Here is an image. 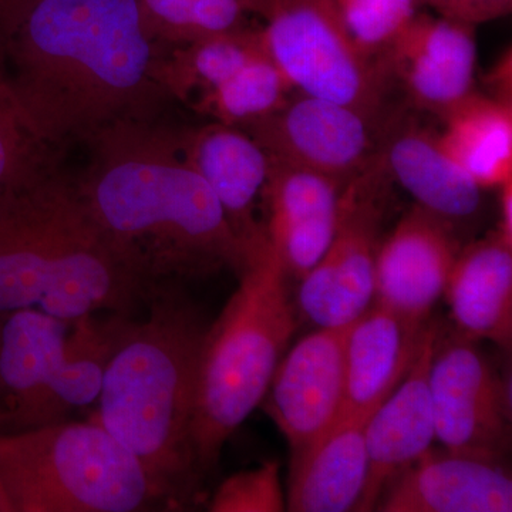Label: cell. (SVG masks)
<instances>
[{
  "label": "cell",
  "instance_id": "1",
  "mask_svg": "<svg viewBox=\"0 0 512 512\" xmlns=\"http://www.w3.org/2000/svg\"><path fill=\"white\" fill-rule=\"evenodd\" d=\"M167 46L138 0H3L0 70L52 150L110 124L154 120Z\"/></svg>",
  "mask_w": 512,
  "mask_h": 512
},
{
  "label": "cell",
  "instance_id": "2",
  "mask_svg": "<svg viewBox=\"0 0 512 512\" xmlns=\"http://www.w3.org/2000/svg\"><path fill=\"white\" fill-rule=\"evenodd\" d=\"M90 161L76 184L87 210L151 289L231 269L249 249L224 208L185 160L178 130L127 120L87 140Z\"/></svg>",
  "mask_w": 512,
  "mask_h": 512
},
{
  "label": "cell",
  "instance_id": "3",
  "mask_svg": "<svg viewBox=\"0 0 512 512\" xmlns=\"http://www.w3.org/2000/svg\"><path fill=\"white\" fill-rule=\"evenodd\" d=\"M153 291L57 164L0 197V316L22 309L67 323L100 312L131 316Z\"/></svg>",
  "mask_w": 512,
  "mask_h": 512
},
{
  "label": "cell",
  "instance_id": "4",
  "mask_svg": "<svg viewBox=\"0 0 512 512\" xmlns=\"http://www.w3.org/2000/svg\"><path fill=\"white\" fill-rule=\"evenodd\" d=\"M147 303V318L130 319L121 335L92 420L143 464L177 510L201 477L192 421L207 326L175 284L157 286Z\"/></svg>",
  "mask_w": 512,
  "mask_h": 512
},
{
  "label": "cell",
  "instance_id": "5",
  "mask_svg": "<svg viewBox=\"0 0 512 512\" xmlns=\"http://www.w3.org/2000/svg\"><path fill=\"white\" fill-rule=\"evenodd\" d=\"M237 291L205 330L195 387L192 444L201 476L265 399L296 329L289 275L266 235L249 248Z\"/></svg>",
  "mask_w": 512,
  "mask_h": 512
},
{
  "label": "cell",
  "instance_id": "6",
  "mask_svg": "<svg viewBox=\"0 0 512 512\" xmlns=\"http://www.w3.org/2000/svg\"><path fill=\"white\" fill-rule=\"evenodd\" d=\"M0 490L10 512L174 510L143 464L92 419L0 434Z\"/></svg>",
  "mask_w": 512,
  "mask_h": 512
},
{
  "label": "cell",
  "instance_id": "7",
  "mask_svg": "<svg viewBox=\"0 0 512 512\" xmlns=\"http://www.w3.org/2000/svg\"><path fill=\"white\" fill-rule=\"evenodd\" d=\"M264 18L266 55L293 89L376 119L389 79L350 43L330 0H269Z\"/></svg>",
  "mask_w": 512,
  "mask_h": 512
},
{
  "label": "cell",
  "instance_id": "8",
  "mask_svg": "<svg viewBox=\"0 0 512 512\" xmlns=\"http://www.w3.org/2000/svg\"><path fill=\"white\" fill-rule=\"evenodd\" d=\"M390 180L379 153L343 187L328 251L301 279L296 308L318 328H346L375 302L376 259Z\"/></svg>",
  "mask_w": 512,
  "mask_h": 512
},
{
  "label": "cell",
  "instance_id": "9",
  "mask_svg": "<svg viewBox=\"0 0 512 512\" xmlns=\"http://www.w3.org/2000/svg\"><path fill=\"white\" fill-rule=\"evenodd\" d=\"M436 440L446 450L495 458L507 447V390L466 338L437 345L430 366Z\"/></svg>",
  "mask_w": 512,
  "mask_h": 512
},
{
  "label": "cell",
  "instance_id": "10",
  "mask_svg": "<svg viewBox=\"0 0 512 512\" xmlns=\"http://www.w3.org/2000/svg\"><path fill=\"white\" fill-rule=\"evenodd\" d=\"M370 124L372 121L353 107L299 93L275 113L242 130L271 160L346 184L372 160Z\"/></svg>",
  "mask_w": 512,
  "mask_h": 512
},
{
  "label": "cell",
  "instance_id": "11",
  "mask_svg": "<svg viewBox=\"0 0 512 512\" xmlns=\"http://www.w3.org/2000/svg\"><path fill=\"white\" fill-rule=\"evenodd\" d=\"M346 328H318L299 340L282 357L266 393L269 416L288 440L292 463L338 421L345 389Z\"/></svg>",
  "mask_w": 512,
  "mask_h": 512
},
{
  "label": "cell",
  "instance_id": "12",
  "mask_svg": "<svg viewBox=\"0 0 512 512\" xmlns=\"http://www.w3.org/2000/svg\"><path fill=\"white\" fill-rule=\"evenodd\" d=\"M476 26L417 13L382 60L407 99L443 119L476 93Z\"/></svg>",
  "mask_w": 512,
  "mask_h": 512
},
{
  "label": "cell",
  "instance_id": "13",
  "mask_svg": "<svg viewBox=\"0 0 512 512\" xmlns=\"http://www.w3.org/2000/svg\"><path fill=\"white\" fill-rule=\"evenodd\" d=\"M458 252L453 224L416 205L380 242L373 303L409 322L426 323L446 291Z\"/></svg>",
  "mask_w": 512,
  "mask_h": 512
},
{
  "label": "cell",
  "instance_id": "14",
  "mask_svg": "<svg viewBox=\"0 0 512 512\" xmlns=\"http://www.w3.org/2000/svg\"><path fill=\"white\" fill-rule=\"evenodd\" d=\"M345 183L271 160L264 195L265 235L289 278L301 281L335 238Z\"/></svg>",
  "mask_w": 512,
  "mask_h": 512
},
{
  "label": "cell",
  "instance_id": "15",
  "mask_svg": "<svg viewBox=\"0 0 512 512\" xmlns=\"http://www.w3.org/2000/svg\"><path fill=\"white\" fill-rule=\"evenodd\" d=\"M440 342L436 325L427 326L412 367L366 423L369 474L357 511H373L387 484L412 467L436 440L430 366Z\"/></svg>",
  "mask_w": 512,
  "mask_h": 512
},
{
  "label": "cell",
  "instance_id": "16",
  "mask_svg": "<svg viewBox=\"0 0 512 512\" xmlns=\"http://www.w3.org/2000/svg\"><path fill=\"white\" fill-rule=\"evenodd\" d=\"M375 510L510 512L512 481L495 458L429 450L387 484Z\"/></svg>",
  "mask_w": 512,
  "mask_h": 512
},
{
  "label": "cell",
  "instance_id": "17",
  "mask_svg": "<svg viewBox=\"0 0 512 512\" xmlns=\"http://www.w3.org/2000/svg\"><path fill=\"white\" fill-rule=\"evenodd\" d=\"M69 328L36 309L0 316V434L46 426L47 387Z\"/></svg>",
  "mask_w": 512,
  "mask_h": 512
},
{
  "label": "cell",
  "instance_id": "18",
  "mask_svg": "<svg viewBox=\"0 0 512 512\" xmlns=\"http://www.w3.org/2000/svg\"><path fill=\"white\" fill-rule=\"evenodd\" d=\"M178 141L185 160L214 191L235 234L251 248L265 234L255 210L264 195L271 158L247 131L217 121L178 130Z\"/></svg>",
  "mask_w": 512,
  "mask_h": 512
},
{
  "label": "cell",
  "instance_id": "19",
  "mask_svg": "<svg viewBox=\"0 0 512 512\" xmlns=\"http://www.w3.org/2000/svg\"><path fill=\"white\" fill-rule=\"evenodd\" d=\"M426 323L373 303L346 328L345 389L338 420L370 417L399 386L419 355Z\"/></svg>",
  "mask_w": 512,
  "mask_h": 512
},
{
  "label": "cell",
  "instance_id": "20",
  "mask_svg": "<svg viewBox=\"0 0 512 512\" xmlns=\"http://www.w3.org/2000/svg\"><path fill=\"white\" fill-rule=\"evenodd\" d=\"M444 296L463 338L508 349L512 339V241L498 229L460 249Z\"/></svg>",
  "mask_w": 512,
  "mask_h": 512
},
{
  "label": "cell",
  "instance_id": "21",
  "mask_svg": "<svg viewBox=\"0 0 512 512\" xmlns=\"http://www.w3.org/2000/svg\"><path fill=\"white\" fill-rule=\"evenodd\" d=\"M392 128L379 153L390 180L402 185L416 205L451 224L476 214L483 190L448 156L439 133L412 120Z\"/></svg>",
  "mask_w": 512,
  "mask_h": 512
},
{
  "label": "cell",
  "instance_id": "22",
  "mask_svg": "<svg viewBox=\"0 0 512 512\" xmlns=\"http://www.w3.org/2000/svg\"><path fill=\"white\" fill-rule=\"evenodd\" d=\"M369 417L338 420L292 463L286 507L295 512L359 510L369 474L366 423Z\"/></svg>",
  "mask_w": 512,
  "mask_h": 512
},
{
  "label": "cell",
  "instance_id": "23",
  "mask_svg": "<svg viewBox=\"0 0 512 512\" xmlns=\"http://www.w3.org/2000/svg\"><path fill=\"white\" fill-rule=\"evenodd\" d=\"M130 315H87L70 323L47 387L45 421L62 423L70 412L97 403L104 375Z\"/></svg>",
  "mask_w": 512,
  "mask_h": 512
},
{
  "label": "cell",
  "instance_id": "24",
  "mask_svg": "<svg viewBox=\"0 0 512 512\" xmlns=\"http://www.w3.org/2000/svg\"><path fill=\"white\" fill-rule=\"evenodd\" d=\"M441 120V146L481 190L512 178L511 104L476 92Z\"/></svg>",
  "mask_w": 512,
  "mask_h": 512
},
{
  "label": "cell",
  "instance_id": "25",
  "mask_svg": "<svg viewBox=\"0 0 512 512\" xmlns=\"http://www.w3.org/2000/svg\"><path fill=\"white\" fill-rule=\"evenodd\" d=\"M265 53L261 29L242 28L167 49L160 64L161 86L170 99L204 96Z\"/></svg>",
  "mask_w": 512,
  "mask_h": 512
},
{
  "label": "cell",
  "instance_id": "26",
  "mask_svg": "<svg viewBox=\"0 0 512 512\" xmlns=\"http://www.w3.org/2000/svg\"><path fill=\"white\" fill-rule=\"evenodd\" d=\"M292 90L291 82L265 52L217 89L198 97L194 107L217 123L242 128L281 109Z\"/></svg>",
  "mask_w": 512,
  "mask_h": 512
},
{
  "label": "cell",
  "instance_id": "27",
  "mask_svg": "<svg viewBox=\"0 0 512 512\" xmlns=\"http://www.w3.org/2000/svg\"><path fill=\"white\" fill-rule=\"evenodd\" d=\"M150 32L174 47L204 37L247 28L239 0H138Z\"/></svg>",
  "mask_w": 512,
  "mask_h": 512
},
{
  "label": "cell",
  "instance_id": "28",
  "mask_svg": "<svg viewBox=\"0 0 512 512\" xmlns=\"http://www.w3.org/2000/svg\"><path fill=\"white\" fill-rule=\"evenodd\" d=\"M56 164L55 150L36 136L0 70V197Z\"/></svg>",
  "mask_w": 512,
  "mask_h": 512
},
{
  "label": "cell",
  "instance_id": "29",
  "mask_svg": "<svg viewBox=\"0 0 512 512\" xmlns=\"http://www.w3.org/2000/svg\"><path fill=\"white\" fill-rule=\"evenodd\" d=\"M353 47L370 62L382 60L419 13V0H330Z\"/></svg>",
  "mask_w": 512,
  "mask_h": 512
},
{
  "label": "cell",
  "instance_id": "30",
  "mask_svg": "<svg viewBox=\"0 0 512 512\" xmlns=\"http://www.w3.org/2000/svg\"><path fill=\"white\" fill-rule=\"evenodd\" d=\"M212 512H282L286 497L281 466L266 461L251 470L239 471L222 481L210 503Z\"/></svg>",
  "mask_w": 512,
  "mask_h": 512
},
{
  "label": "cell",
  "instance_id": "31",
  "mask_svg": "<svg viewBox=\"0 0 512 512\" xmlns=\"http://www.w3.org/2000/svg\"><path fill=\"white\" fill-rule=\"evenodd\" d=\"M420 5L430 6L440 16L468 25L504 18L510 15L512 0H419Z\"/></svg>",
  "mask_w": 512,
  "mask_h": 512
},
{
  "label": "cell",
  "instance_id": "32",
  "mask_svg": "<svg viewBox=\"0 0 512 512\" xmlns=\"http://www.w3.org/2000/svg\"><path fill=\"white\" fill-rule=\"evenodd\" d=\"M488 86L493 90L491 97L503 103L511 104V52L508 50L500 64L495 66L491 72V79Z\"/></svg>",
  "mask_w": 512,
  "mask_h": 512
},
{
  "label": "cell",
  "instance_id": "33",
  "mask_svg": "<svg viewBox=\"0 0 512 512\" xmlns=\"http://www.w3.org/2000/svg\"><path fill=\"white\" fill-rule=\"evenodd\" d=\"M500 224L498 231L512 241V178L500 185Z\"/></svg>",
  "mask_w": 512,
  "mask_h": 512
},
{
  "label": "cell",
  "instance_id": "34",
  "mask_svg": "<svg viewBox=\"0 0 512 512\" xmlns=\"http://www.w3.org/2000/svg\"><path fill=\"white\" fill-rule=\"evenodd\" d=\"M239 2H241V5L244 6L245 9L259 13V15L262 16H264L269 5V0H239Z\"/></svg>",
  "mask_w": 512,
  "mask_h": 512
},
{
  "label": "cell",
  "instance_id": "35",
  "mask_svg": "<svg viewBox=\"0 0 512 512\" xmlns=\"http://www.w3.org/2000/svg\"><path fill=\"white\" fill-rule=\"evenodd\" d=\"M0 512H10L8 501H6L5 495L0 490Z\"/></svg>",
  "mask_w": 512,
  "mask_h": 512
},
{
  "label": "cell",
  "instance_id": "36",
  "mask_svg": "<svg viewBox=\"0 0 512 512\" xmlns=\"http://www.w3.org/2000/svg\"><path fill=\"white\" fill-rule=\"evenodd\" d=\"M3 0H0V5H2Z\"/></svg>",
  "mask_w": 512,
  "mask_h": 512
}]
</instances>
